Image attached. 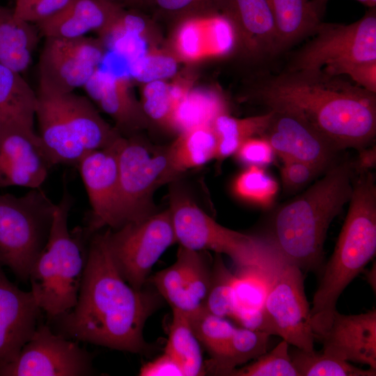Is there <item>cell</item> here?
I'll list each match as a JSON object with an SVG mask.
<instances>
[{
    "label": "cell",
    "mask_w": 376,
    "mask_h": 376,
    "mask_svg": "<svg viewBox=\"0 0 376 376\" xmlns=\"http://www.w3.org/2000/svg\"><path fill=\"white\" fill-rule=\"evenodd\" d=\"M275 152L269 141L263 136H256L245 141L235 155L239 162L250 166L264 167L273 162Z\"/></svg>",
    "instance_id": "ab89813d"
},
{
    "label": "cell",
    "mask_w": 376,
    "mask_h": 376,
    "mask_svg": "<svg viewBox=\"0 0 376 376\" xmlns=\"http://www.w3.org/2000/svg\"><path fill=\"white\" fill-rule=\"evenodd\" d=\"M322 172L317 167L304 162L283 160L281 176L283 189L288 193L297 191Z\"/></svg>",
    "instance_id": "60d3db41"
},
{
    "label": "cell",
    "mask_w": 376,
    "mask_h": 376,
    "mask_svg": "<svg viewBox=\"0 0 376 376\" xmlns=\"http://www.w3.org/2000/svg\"><path fill=\"white\" fill-rule=\"evenodd\" d=\"M269 110L271 117L262 136L282 160L304 162L322 171L334 164L339 150L325 136L293 113Z\"/></svg>",
    "instance_id": "e0dca14e"
},
{
    "label": "cell",
    "mask_w": 376,
    "mask_h": 376,
    "mask_svg": "<svg viewBox=\"0 0 376 376\" xmlns=\"http://www.w3.org/2000/svg\"><path fill=\"white\" fill-rule=\"evenodd\" d=\"M139 375L141 376H184L180 366L165 351L152 361L144 363L140 368Z\"/></svg>",
    "instance_id": "7bdbcfd3"
},
{
    "label": "cell",
    "mask_w": 376,
    "mask_h": 376,
    "mask_svg": "<svg viewBox=\"0 0 376 376\" xmlns=\"http://www.w3.org/2000/svg\"><path fill=\"white\" fill-rule=\"evenodd\" d=\"M237 276L226 266L220 253L212 265L210 283L203 308L224 318L232 317L236 308L235 285Z\"/></svg>",
    "instance_id": "836d02e7"
},
{
    "label": "cell",
    "mask_w": 376,
    "mask_h": 376,
    "mask_svg": "<svg viewBox=\"0 0 376 376\" xmlns=\"http://www.w3.org/2000/svg\"><path fill=\"white\" fill-rule=\"evenodd\" d=\"M21 75L0 63V123L34 129L37 93Z\"/></svg>",
    "instance_id": "484cf974"
},
{
    "label": "cell",
    "mask_w": 376,
    "mask_h": 376,
    "mask_svg": "<svg viewBox=\"0 0 376 376\" xmlns=\"http://www.w3.org/2000/svg\"><path fill=\"white\" fill-rule=\"evenodd\" d=\"M83 88L87 97L115 122L123 136L134 134L146 123L132 90L130 75L98 68Z\"/></svg>",
    "instance_id": "44dd1931"
},
{
    "label": "cell",
    "mask_w": 376,
    "mask_h": 376,
    "mask_svg": "<svg viewBox=\"0 0 376 376\" xmlns=\"http://www.w3.org/2000/svg\"><path fill=\"white\" fill-rule=\"evenodd\" d=\"M123 9L106 0H73L54 16L35 25L45 38H78L95 32L102 39Z\"/></svg>",
    "instance_id": "7402d4cb"
},
{
    "label": "cell",
    "mask_w": 376,
    "mask_h": 376,
    "mask_svg": "<svg viewBox=\"0 0 376 376\" xmlns=\"http://www.w3.org/2000/svg\"><path fill=\"white\" fill-rule=\"evenodd\" d=\"M208 10L182 17L183 21L177 32L175 47L182 58L194 61L208 56L205 26V14Z\"/></svg>",
    "instance_id": "8d00e7d4"
},
{
    "label": "cell",
    "mask_w": 376,
    "mask_h": 376,
    "mask_svg": "<svg viewBox=\"0 0 376 376\" xmlns=\"http://www.w3.org/2000/svg\"><path fill=\"white\" fill-rule=\"evenodd\" d=\"M271 117V111L265 114L244 118L233 117L227 112L218 116L212 123L217 136V151L215 159L222 162L235 155L247 139L262 136Z\"/></svg>",
    "instance_id": "f546056e"
},
{
    "label": "cell",
    "mask_w": 376,
    "mask_h": 376,
    "mask_svg": "<svg viewBox=\"0 0 376 376\" xmlns=\"http://www.w3.org/2000/svg\"><path fill=\"white\" fill-rule=\"evenodd\" d=\"M36 93L37 133L53 166H77L86 154L111 145L122 136L86 96L75 92Z\"/></svg>",
    "instance_id": "8992f818"
},
{
    "label": "cell",
    "mask_w": 376,
    "mask_h": 376,
    "mask_svg": "<svg viewBox=\"0 0 376 376\" xmlns=\"http://www.w3.org/2000/svg\"><path fill=\"white\" fill-rule=\"evenodd\" d=\"M129 69L130 77L146 84L171 77L177 72L178 63L171 56L147 52L131 61Z\"/></svg>",
    "instance_id": "f35d334b"
},
{
    "label": "cell",
    "mask_w": 376,
    "mask_h": 376,
    "mask_svg": "<svg viewBox=\"0 0 376 376\" xmlns=\"http://www.w3.org/2000/svg\"><path fill=\"white\" fill-rule=\"evenodd\" d=\"M140 104L146 119L169 127L174 106L171 85L164 80L144 84Z\"/></svg>",
    "instance_id": "74e56055"
},
{
    "label": "cell",
    "mask_w": 376,
    "mask_h": 376,
    "mask_svg": "<svg viewBox=\"0 0 376 376\" xmlns=\"http://www.w3.org/2000/svg\"><path fill=\"white\" fill-rule=\"evenodd\" d=\"M346 77L363 88L376 93V59L354 64Z\"/></svg>",
    "instance_id": "ee69618b"
},
{
    "label": "cell",
    "mask_w": 376,
    "mask_h": 376,
    "mask_svg": "<svg viewBox=\"0 0 376 376\" xmlns=\"http://www.w3.org/2000/svg\"><path fill=\"white\" fill-rule=\"evenodd\" d=\"M173 318L165 347L178 363L184 376L203 375L205 373L200 342L183 313L172 309Z\"/></svg>",
    "instance_id": "f1b7e54d"
},
{
    "label": "cell",
    "mask_w": 376,
    "mask_h": 376,
    "mask_svg": "<svg viewBox=\"0 0 376 376\" xmlns=\"http://www.w3.org/2000/svg\"><path fill=\"white\" fill-rule=\"evenodd\" d=\"M226 112L223 99L216 93L202 89L187 90L174 104L169 128L182 132L212 125L216 118Z\"/></svg>",
    "instance_id": "83f0119b"
},
{
    "label": "cell",
    "mask_w": 376,
    "mask_h": 376,
    "mask_svg": "<svg viewBox=\"0 0 376 376\" xmlns=\"http://www.w3.org/2000/svg\"><path fill=\"white\" fill-rule=\"evenodd\" d=\"M37 26L0 4V63L20 74L29 68L40 40Z\"/></svg>",
    "instance_id": "cb8c5ba5"
},
{
    "label": "cell",
    "mask_w": 376,
    "mask_h": 376,
    "mask_svg": "<svg viewBox=\"0 0 376 376\" xmlns=\"http://www.w3.org/2000/svg\"><path fill=\"white\" fill-rule=\"evenodd\" d=\"M64 182L48 241L29 276L31 292L49 320L75 306L87 260L86 243L90 239L84 228H68L74 198Z\"/></svg>",
    "instance_id": "5b68a950"
},
{
    "label": "cell",
    "mask_w": 376,
    "mask_h": 376,
    "mask_svg": "<svg viewBox=\"0 0 376 376\" xmlns=\"http://www.w3.org/2000/svg\"><path fill=\"white\" fill-rule=\"evenodd\" d=\"M32 292L12 283L0 263V370L13 361L31 338L41 316Z\"/></svg>",
    "instance_id": "ac0fdd59"
},
{
    "label": "cell",
    "mask_w": 376,
    "mask_h": 376,
    "mask_svg": "<svg viewBox=\"0 0 376 376\" xmlns=\"http://www.w3.org/2000/svg\"><path fill=\"white\" fill-rule=\"evenodd\" d=\"M185 315L197 339L211 357L221 352L235 329L226 318L214 315L203 307Z\"/></svg>",
    "instance_id": "e575fe53"
},
{
    "label": "cell",
    "mask_w": 376,
    "mask_h": 376,
    "mask_svg": "<svg viewBox=\"0 0 376 376\" xmlns=\"http://www.w3.org/2000/svg\"><path fill=\"white\" fill-rule=\"evenodd\" d=\"M290 344L282 340L270 352H266L254 361L233 370L231 376H299L289 351Z\"/></svg>",
    "instance_id": "d590c367"
},
{
    "label": "cell",
    "mask_w": 376,
    "mask_h": 376,
    "mask_svg": "<svg viewBox=\"0 0 376 376\" xmlns=\"http://www.w3.org/2000/svg\"><path fill=\"white\" fill-rule=\"evenodd\" d=\"M100 38L46 37L38 60V91L65 93L83 88L105 56Z\"/></svg>",
    "instance_id": "4fadbf2b"
},
{
    "label": "cell",
    "mask_w": 376,
    "mask_h": 376,
    "mask_svg": "<svg viewBox=\"0 0 376 376\" xmlns=\"http://www.w3.org/2000/svg\"><path fill=\"white\" fill-rule=\"evenodd\" d=\"M52 166L35 129L0 123V188H40Z\"/></svg>",
    "instance_id": "2e32d148"
},
{
    "label": "cell",
    "mask_w": 376,
    "mask_h": 376,
    "mask_svg": "<svg viewBox=\"0 0 376 376\" xmlns=\"http://www.w3.org/2000/svg\"><path fill=\"white\" fill-rule=\"evenodd\" d=\"M262 311L265 333L279 336L296 348L314 350L315 337L300 269L282 260L269 272Z\"/></svg>",
    "instance_id": "8fae6325"
},
{
    "label": "cell",
    "mask_w": 376,
    "mask_h": 376,
    "mask_svg": "<svg viewBox=\"0 0 376 376\" xmlns=\"http://www.w3.org/2000/svg\"><path fill=\"white\" fill-rule=\"evenodd\" d=\"M268 334L244 327H236L221 352L206 362V371L216 375H230L238 366L267 352Z\"/></svg>",
    "instance_id": "4316f807"
},
{
    "label": "cell",
    "mask_w": 376,
    "mask_h": 376,
    "mask_svg": "<svg viewBox=\"0 0 376 376\" xmlns=\"http://www.w3.org/2000/svg\"><path fill=\"white\" fill-rule=\"evenodd\" d=\"M359 155L355 160H352L354 175L370 171L375 166V145H370L358 150Z\"/></svg>",
    "instance_id": "f6af8a7d"
},
{
    "label": "cell",
    "mask_w": 376,
    "mask_h": 376,
    "mask_svg": "<svg viewBox=\"0 0 376 376\" xmlns=\"http://www.w3.org/2000/svg\"><path fill=\"white\" fill-rule=\"evenodd\" d=\"M304 193L281 206L258 234L287 263L315 271L332 220L350 201L354 173L352 160L333 164Z\"/></svg>",
    "instance_id": "3957f363"
},
{
    "label": "cell",
    "mask_w": 376,
    "mask_h": 376,
    "mask_svg": "<svg viewBox=\"0 0 376 376\" xmlns=\"http://www.w3.org/2000/svg\"><path fill=\"white\" fill-rule=\"evenodd\" d=\"M310 40L293 53L285 70L346 76L356 63L376 59V10L351 24L322 22Z\"/></svg>",
    "instance_id": "9c48e42d"
},
{
    "label": "cell",
    "mask_w": 376,
    "mask_h": 376,
    "mask_svg": "<svg viewBox=\"0 0 376 376\" xmlns=\"http://www.w3.org/2000/svg\"><path fill=\"white\" fill-rule=\"evenodd\" d=\"M299 376H375L376 370H363L350 362L317 352L296 348L290 353Z\"/></svg>",
    "instance_id": "1f68e13d"
},
{
    "label": "cell",
    "mask_w": 376,
    "mask_h": 376,
    "mask_svg": "<svg viewBox=\"0 0 376 376\" xmlns=\"http://www.w3.org/2000/svg\"><path fill=\"white\" fill-rule=\"evenodd\" d=\"M117 160L125 225L156 212L153 194L157 188L166 183V146H152L134 134L121 136Z\"/></svg>",
    "instance_id": "7c38bea8"
},
{
    "label": "cell",
    "mask_w": 376,
    "mask_h": 376,
    "mask_svg": "<svg viewBox=\"0 0 376 376\" xmlns=\"http://www.w3.org/2000/svg\"><path fill=\"white\" fill-rule=\"evenodd\" d=\"M148 4L160 12L180 17L215 7L214 0H145L144 5Z\"/></svg>",
    "instance_id": "b9f144b4"
},
{
    "label": "cell",
    "mask_w": 376,
    "mask_h": 376,
    "mask_svg": "<svg viewBox=\"0 0 376 376\" xmlns=\"http://www.w3.org/2000/svg\"><path fill=\"white\" fill-rule=\"evenodd\" d=\"M327 0H267L276 32L277 55L311 36L320 24Z\"/></svg>",
    "instance_id": "603a6c76"
},
{
    "label": "cell",
    "mask_w": 376,
    "mask_h": 376,
    "mask_svg": "<svg viewBox=\"0 0 376 376\" xmlns=\"http://www.w3.org/2000/svg\"><path fill=\"white\" fill-rule=\"evenodd\" d=\"M169 203L177 242L180 246L226 254L241 269V274L267 275L279 261V255L260 236L221 226L182 190L173 189Z\"/></svg>",
    "instance_id": "52a82bcc"
},
{
    "label": "cell",
    "mask_w": 376,
    "mask_h": 376,
    "mask_svg": "<svg viewBox=\"0 0 376 376\" xmlns=\"http://www.w3.org/2000/svg\"><path fill=\"white\" fill-rule=\"evenodd\" d=\"M217 151V139L212 125L180 132L178 137L166 146V183L171 182L189 169L215 159Z\"/></svg>",
    "instance_id": "d4e9b609"
},
{
    "label": "cell",
    "mask_w": 376,
    "mask_h": 376,
    "mask_svg": "<svg viewBox=\"0 0 376 376\" xmlns=\"http://www.w3.org/2000/svg\"><path fill=\"white\" fill-rule=\"evenodd\" d=\"M214 1L248 56L256 59L277 56L275 24L267 0Z\"/></svg>",
    "instance_id": "ffe728a7"
},
{
    "label": "cell",
    "mask_w": 376,
    "mask_h": 376,
    "mask_svg": "<svg viewBox=\"0 0 376 376\" xmlns=\"http://www.w3.org/2000/svg\"><path fill=\"white\" fill-rule=\"evenodd\" d=\"M123 8L135 9L145 4V0H106Z\"/></svg>",
    "instance_id": "bcb514c9"
},
{
    "label": "cell",
    "mask_w": 376,
    "mask_h": 376,
    "mask_svg": "<svg viewBox=\"0 0 376 376\" xmlns=\"http://www.w3.org/2000/svg\"><path fill=\"white\" fill-rule=\"evenodd\" d=\"M55 208L40 187L19 197L0 194V263L22 281L48 241Z\"/></svg>",
    "instance_id": "ba28073f"
},
{
    "label": "cell",
    "mask_w": 376,
    "mask_h": 376,
    "mask_svg": "<svg viewBox=\"0 0 376 376\" xmlns=\"http://www.w3.org/2000/svg\"><path fill=\"white\" fill-rule=\"evenodd\" d=\"M191 249L180 246L175 263L157 272L147 282L153 285L159 295L172 309L186 312V294L189 281Z\"/></svg>",
    "instance_id": "4dcf8cb0"
},
{
    "label": "cell",
    "mask_w": 376,
    "mask_h": 376,
    "mask_svg": "<svg viewBox=\"0 0 376 376\" xmlns=\"http://www.w3.org/2000/svg\"><path fill=\"white\" fill-rule=\"evenodd\" d=\"M369 8H375L376 0H357Z\"/></svg>",
    "instance_id": "c3c4849f"
},
{
    "label": "cell",
    "mask_w": 376,
    "mask_h": 376,
    "mask_svg": "<svg viewBox=\"0 0 376 376\" xmlns=\"http://www.w3.org/2000/svg\"><path fill=\"white\" fill-rule=\"evenodd\" d=\"M250 97L269 109H283L301 117L339 150H358L373 143L375 137L376 93L345 76L284 70L263 75Z\"/></svg>",
    "instance_id": "7a4b0ae2"
},
{
    "label": "cell",
    "mask_w": 376,
    "mask_h": 376,
    "mask_svg": "<svg viewBox=\"0 0 376 376\" xmlns=\"http://www.w3.org/2000/svg\"><path fill=\"white\" fill-rule=\"evenodd\" d=\"M231 189L237 198L267 208L276 198L279 185L263 167L250 166L234 178Z\"/></svg>",
    "instance_id": "d6a6232c"
},
{
    "label": "cell",
    "mask_w": 376,
    "mask_h": 376,
    "mask_svg": "<svg viewBox=\"0 0 376 376\" xmlns=\"http://www.w3.org/2000/svg\"><path fill=\"white\" fill-rule=\"evenodd\" d=\"M120 137L107 147L88 152L77 165L91 207L84 228L89 237L103 228L116 230L123 225L117 160Z\"/></svg>",
    "instance_id": "9a60e30c"
},
{
    "label": "cell",
    "mask_w": 376,
    "mask_h": 376,
    "mask_svg": "<svg viewBox=\"0 0 376 376\" xmlns=\"http://www.w3.org/2000/svg\"><path fill=\"white\" fill-rule=\"evenodd\" d=\"M109 249L116 268L136 290L147 283L153 265L177 242L169 209L112 230L107 228Z\"/></svg>",
    "instance_id": "30bf717a"
},
{
    "label": "cell",
    "mask_w": 376,
    "mask_h": 376,
    "mask_svg": "<svg viewBox=\"0 0 376 376\" xmlns=\"http://www.w3.org/2000/svg\"><path fill=\"white\" fill-rule=\"evenodd\" d=\"M322 352L376 370V311L344 315L335 311L327 329L317 337Z\"/></svg>",
    "instance_id": "d6986e66"
},
{
    "label": "cell",
    "mask_w": 376,
    "mask_h": 376,
    "mask_svg": "<svg viewBox=\"0 0 376 376\" xmlns=\"http://www.w3.org/2000/svg\"><path fill=\"white\" fill-rule=\"evenodd\" d=\"M36 0H15L13 8L15 13L19 12Z\"/></svg>",
    "instance_id": "7dc6e473"
},
{
    "label": "cell",
    "mask_w": 376,
    "mask_h": 376,
    "mask_svg": "<svg viewBox=\"0 0 376 376\" xmlns=\"http://www.w3.org/2000/svg\"><path fill=\"white\" fill-rule=\"evenodd\" d=\"M349 202L338 241L313 299L311 320L315 340L330 325L343 291L376 252V185L370 171L354 178Z\"/></svg>",
    "instance_id": "277c9868"
},
{
    "label": "cell",
    "mask_w": 376,
    "mask_h": 376,
    "mask_svg": "<svg viewBox=\"0 0 376 376\" xmlns=\"http://www.w3.org/2000/svg\"><path fill=\"white\" fill-rule=\"evenodd\" d=\"M161 296L136 290L123 278L111 256L106 230L88 240L87 260L75 306L49 320L56 333L119 351L142 353L148 318L159 305Z\"/></svg>",
    "instance_id": "6da1fadb"
},
{
    "label": "cell",
    "mask_w": 376,
    "mask_h": 376,
    "mask_svg": "<svg viewBox=\"0 0 376 376\" xmlns=\"http://www.w3.org/2000/svg\"><path fill=\"white\" fill-rule=\"evenodd\" d=\"M96 371L93 356L77 341L39 324L17 357L0 370V376H88Z\"/></svg>",
    "instance_id": "5bb4252c"
}]
</instances>
